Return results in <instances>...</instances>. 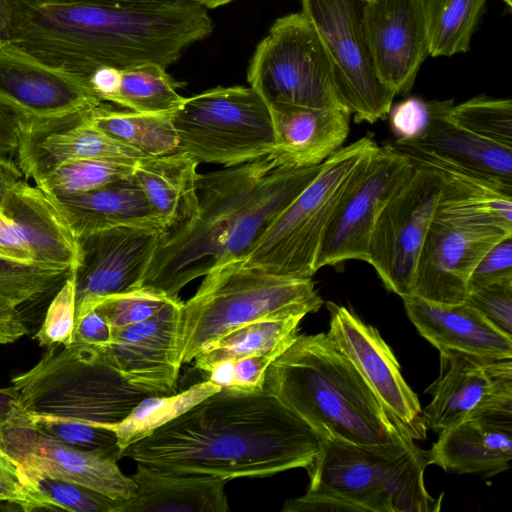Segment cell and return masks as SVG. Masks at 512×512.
Segmentation results:
<instances>
[{"mask_svg":"<svg viewBox=\"0 0 512 512\" xmlns=\"http://www.w3.org/2000/svg\"><path fill=\"white\" fill-rule=\"evenodd\" d=\"M324 438L265 387L220 390L120 453L162 472L232 480L308 470Z\"/></svg>","mask_w":512,"mask_h":512,"instance_id":"1","label":"cell"},{"mask_svg":"<svg viewBox=\"0 0 512 512\" xmlns=\"http://www.w3.org/2000/svg\"><path fill=\"white\" fill-rule=\"evenodd\" d=\"M10 41L59 71L90 78L99 67L175 63L211 35L207 9L191 0L160 6L74 0H9Z\"/></svg>","mask_w":512,"mask_h":512,"instance_id":"2","label":"cell"},{"mask_svg":"<svg viewBox=\"0 0 512 512\" xmlns=\"http://www.w3.org/2000/svg\"><path fill=\"white\" fill-rule=\"evenodd\" d=\"M322 165L294 167L272 151L249 162L199 174L196 214L163 233L141 287L178 300L180 291L194 279L241 261Z\"/></svg>","mask_w":512,"mask_h":512,"instance_id":"3","label":"cell"},{"mask_svg":"<svg viewBox=\"0 0 512 512\" xmlns=\"http://www.w3.org/2000/svg\"><path fill=\"white\" fill-rule=\"evenodd\" d=\"M264 387L324 439L375 446L409 437L326 333L298 335Z\"/></svg>","mask_w":512,"mask_h":512,"instance_id":"4","label":"cell"},{"mask_svg":"<svg viewBox=\"0 0 512 512\" xmlns=\"http://www.w3.org/2000/svg\"><path fill=\"white\" fill-rule=\"evenodd\" d=\"M428 465L426 451L410 437L375 446L324 439L307 470L306 493L282 511L437 512L442 496L426 490Z\"/></svg>","mask_w":512,"mask_h":512,"instance_id":"5","label":"cell"},{"mask_svg":"<svg viewBox=\"0 0 512 512\" xmlns=\"http://www.w3.org/2000/svg\"><path fill=\"white\" fill-rule=\"evenodd\" d=\"M444 177L411 295L457 304L465 301L470 275L482 257L512 236V196L488 194Z\"/></svg>","mask_w":512,"mask_h":512,"instance_id":"6","label":"cell"},{"mask_svg":"<svg viewBox=\"0 0 512 512\" xmlns=\"http://www.w3.org/2000/svg\"><path fill=\"white\" fill-rule=\"evenodd\" d=\"M183 302L178 355L190 363L212 341L249 323L317 312L323 300L312 278L273 274L233 261L209 271Z\"/></svg>","mask_w":512,"mask_h":512,"instance_id":"7","label":"cell"},{"mask_svg":"<svg viewBox=\"0 0 512 512\" xmlns=\"http://www.w3.org/2000/svg\"><path fill=\"white\" fill-rule=\"evenodd\" d=\"M11 385L28 414L96 426L120 422L148 395L128 384L102 350L79 344L47 347Z\"/></svg>","mask_w":512,"mask_h":512,"instance_id":"8","label":"cell"},{"mask_svg":"<svg viewBox=\"0 0 512 512\" xmlns=\"http://www.w3.org/2000/svg\"><path fill=\"white\" fill-rule=\"evenodd\" d=\"M367 134L328 157L317 176L265 228L241 262L296 278H312L331 216L360 163L377 147Z\"/></svg>","mask_w":512,"mask_h":512,"instance_id":"9","label":"cell"},{"mask_svg":"<svg viewBox=\"0 0 512 512\" xmlns=\"http://www.w3.org/2000/svg\"><path fill=\"white\" fill-rule=\"evenodd\" d=\"M178 151L224 167L271 153L277 142L269 105L251 86L215 87L184 98L171 114Z\"/></svg>","mask_w":512,"mask_h":512,"instance_id":"10","label":"cell"},{"mask_svg":"<svg viewBox=\"0 0 512 512\" xmlns=\"http://www.w3.org/2000/svg\"><path fill=\"white\" fill-rule=\"evenodd\" d=\"M247 80L270 108L346 109L322 42L302 12L273 23L256 47Z\"/></svg>","mask_w":512,"mask_h":512,"instance_id":"11","label":"cell"},{"mask_svg":"<svg viewBox=\"0 0 512 512\" xmlns=\"http://www.w3.org/2000/svg\"><path fill=\"white\" fill-rule=\"evenodd\" d=\"M367 0H301L331 64L337 94L356 123L385 119L395 94L378 79L363 27Z\"/></svg>","mask_w":512,"mask_h":512,"instance_id":"12","label":"cell"},{"mask_svg":"<svg viewBox=\"0 0 512 512\" xmlns=\"http://www.w3.org/2000/svg\"><path fill=\"white\" fill-rule=\"evenodd\" d=\"M445 184L439 170L414 165L407 182L379 214L368 245V263L386 289L411 295L413 279L432 217Z\"/></svg>","mask_w":512,"mask_h":512,"instance_id":"13","label":"cell"},{"mask_svg":"<svg viewBox=\"0 0 512 512\" xmlns=\"http://www.w3.org/2000/svg\"><path fill=\"white\" fill-rule=\"evenodd\" d=\"M413 170L409 157L391 143L377 145L357 167L331 216L315 262L316 272L348 260L368 261L376 220Z\"/></svg>","mask_w":512,"mask_h":512,"instance_id":"14","label":"cell"},{"mask_svg":"<svg viewBox=\"0 0 512 512\" xmlns=\"http://www.w3.org/2000/svg\"><path fill=\"white\" fill-rule=\"evenodd\" d=\"M0 101L21 116L20 134L48 132L103 103L88 79L51 68L10 40L0 44Z\"/></svg>","mask_w":512,"mask_h":512,"instance_id":"15","label":"cell"},{"mask_svg":"<svg viewBox=\"0 0 512 512\" xmlns=\"http://www.w3.org/2000/svg\"><path fill=\"white\" fill-rule=\"evenodd\" d=\"M453 104L430 101L424 131L412 139L390 142L413 165L433 167L466 184L492 190H512V148L492 142L451 122Z\"/></svg>","mask_w":512,"mask_h":512,"instance_id":"16","label":"cell"},{"mask_svg":"<svg viewBox=\"0 0 512 512\" xmlns=\"http://www.w3.org/2000/svg\"><path fill=\"white\" fill-rule=\"evenodd\" d=\"M165 231L157 226H118L79 239L75 324L106 297L141 287Z\"/></svg>","mask_w":512,"mask_h":512,"instance_id":"17","label":"cell"},{"mask_svg":"<svg viewBox=\"0 0 512 512\" xmlns=\"http://www.w3.org/2000/svg\"><path fill=\"white\" fill-rule=\"evenodd\" d=\"M440 373L427 388L422 410L426 429L439 433L491 413L512 412V359H493L440 350Z\"/></svg>","mask_w":512,"mask_h":512,"instance_id":"18","label":"cell"},{"mask_svg":"<svg viewBox=\"0 0 512 512\" xmlns=\"http://www.w3.org/2000/svg\"><path fill=\"white\" fill-rule=\"evenodd\" d=\"M326 333L348 357L386 412L413 440H425L427 429L416 393L404 380L400 365L379 331L344 306L327 302Z\"/></svg>","mask_w":512,"mask_h":512,"instance_id":"19","label":"cell"},{"mask_svg":"<svg viewBox=\"0 0 512 512\" xmlns=\"http://www.w3.org/2000/svg\"><path fill=\"white\" fill-rule=\"evenodd\" d=\"M0 447L20 466L96 490L115 500L133 497L137 487L104 450L75 448L37 433L23 410L0 426Z\"/></svg>","mask_w":512,"mask_h":512,"instance_id":"20","label":"cell"},{"mask_svg":"<svg viewBox=\"0 0 512 512\" xmlns=\"http://www.w3.org/2000/svg\"><path fill=\"white\" fill-rule=\"evenodd\" d=\"M182 305L180 299L170 300L151 318L112 329L111 343L102 349L114 370L148 395L176 393L182 366L178 355Z\"/></svg>","mask_w":512,"mask_h":512,"instance_id":"21","label":"cell"},{"mask_svg":"<svg viewBox=\"0 0 512 512\" xmlns=\"http://www.w3.org/2000/svg\"><path fill=\"white\" fill-rule=\"evenodd\" d=\"M363 27L380 82L395 95L409 92L429 55L420 0H367Z\"/></svg>","mask_w":512,"mask_h":512,"instance_id":"22","label":"cell"},{"mask_svg":"<svg viewBox=\"0 0 512 512\" xmlns=\"http://www.w3.org/2000/svg\"><path fill=\"white\" fill-rule=\"evenodd\" d=\"M1 214L22 233L33 263L75 272L79 241L50 195L21 179L7 191Z\"/></svg>","mask_w":512,"mask_h":512,"instance_id":"23","label":"cell"},{"mask_svg":"<svg viewBox=\"0 0 512 512\" xmlns=\"http://www.w3.org/2000/svg\"><path fill=\"white\" fill-rule=\"evenodd\" d=\"M426 453L429 465L450 473L490 477L504 472L512 459V412L486 414L447 428Z\"/></svg>","mask_w":512,"mask_h":512,"instance_id":"24","label":"cell"},{"mask_svg":"<svg viewBox=\"0 0 512 512\" xmlns=\"http://www.w3.org/2000/svg\"><path fill=\"white\" fill-rule=\"evenodd\" d=\"M402 299L410 321L439 351L450 349L484 358L512 359V337L467 303L442 304L415 295Z\"/></svg>","mask_w":512,"mask_h":512,"instance_id":"25","label":"cell"},{"mask_svg":"<svg viewBox=\"0 0 512 512\" xmlns=\"http://www.w3.org/2000/svg\"><path fill=\"white\" fill-rule=\"evenodd\" d=\"M137 490L117 512H227L224 487L230 480L199 473L162 472L137 463Z\"/></svg>","mask_w":512,"mask_h":512,"instance_id":"26","label":"cell"},{"mask_svg":"<svg viewBox=\"0 0 512 512\" xmlns=\"http://www.w3.org/2000/svg\"><path fill=\"white\" fill-rule=\"evenodd\" d=\"M277 136L273 151L294 167L323 163L343 147L350 128L346 109L272 107Z\"/></svg>","mask_w":512,"mask_h":512,"instance_id":"27","label":"cell"},{"mask_svg":"<svg viewBox=\"0 0 512 512\" xmlns=\"http://www.w3.org/2000/svg\"><path fill=\"white\" fill-rule=\"evenodd\" d=\"M51 197L78 241L93 232L118 226L163 228L132 174L85 192Z\"/></svg>","mask_w":512,"mask_h":512,"instance_id":"28","label":"cell"},{"mask_svg":"<svg viewBox=\"0 0 512 512\" xmlns=\"http://www.w3.org/2000/svg\"><path fill=\"white\" fill-rule=\"evenodd\" d=\"M199 163L176 152L144 157L132 170L154 218L167 231L191 219L198 209Z\"/></svg>","mask_w":512,"mask_h":512,"instance_id":"29","label":"cell"},{"mask_svg":"<svg viewBox=\"0 0 512 512\" xmlns=\"http://www.w3.org/2000/svg\"><path fill=\"white\" fill-rule=\"evenodd\" d=\"M170 116L118 111L103 102L90 110L84 121L143 157H155L178 151Z\"/></svg>","mask_w":512,"mask_h":512,"instance_id":"30","label":"cell"},{"mask_svg":"<svg viewBox=\"0 0 512 512\" xmlns=\"http://www.w3.org/2000/svg\"><path fill=\"white\" fill-rule=\"evenodd\" d=\"M304 317L256 321L238 327L209 343L195 358V367L206 373L223 361L258 355H281L298 336Z\"/></svg>","mask_w":512,"mask_h":512,"instance_id":"31","label":"cell"},{"mask_svg":"<svg viewBox=\"0 0 512 512\" xmlns=\"http://www.w3.org/2000/svg\"><path fill=\"white\" fill-rule=\"evenodd\" d=\"M220 390V386L206 379L179 393L147 395L120 422L99 426L115 433L121 453L128 445L150 435Z\"/></svg>","mask_w":512,"mask_h":512,"instance_id":"32","label":"cell"},{"mask_svg":"<svg viewBox=\"0 0 512 512\" xmlns=\"http://www.w3.org/2000/svg\"><path fill=\"white\" fill-rule=\"evenodd\" d=\"M487 0H420L429 55L452 56L466 52ZM511 8V0H502Z\"/></svg>","mask_w":512,"mask_h":512,"instance_id":"33","label":"cell"},{"mask_svg":"<svg viewBox=\"0 0 512 512\" xmlns=\"http://www.w3.org/2000/svg\"><path fill=\"white\" fill-rule=\"evenodd\" d=\"M166 68L145 63L122 69L116 94L110 102L144 114L171 115L183 102Z\"/></svg>","mask_w":512,"mask_h":512,"instance_id":"34","label":"cell"},{"mask_svg":"<svg viewBox=\"0 0 512 512\" xmlns=\"http://www.w3.org/2000/svg\"><path fill=\"white\" fill-rule=\"evenodd\" d=\"M24 477V511L63 509L71 512H117L121 501L88 487L20 466Z\"/></svg>","mask_w":512,"mask_h":512,"instance_id":"35","label":"cell"},{"mask_svg":"<svg viewBox=\"0 0 512 512\" xmlns=\"http://www.w3.org/2000/svg\"><path fill=\"white\" fill-rule=\"evenodd\" d=\"M70 268L18 261L0 255V307L16 309L59 288Z\"/></svg>","mask_w":512,"mask_h":512,"instance_id":"36","label":"cell"},{"mask_svg":"<svg viewBox=\"0 0 512 512\" xmlns=\"http://www.w3.org/2000/svg\"><path fill=\"white\" fill-rule=\"evenodd\" d=\"M133 166L88 159L67 160L46 170L33 181L51 196L85 192L132 174Z\"/></svg>","mask_w":512,"mask_h":512,"instance_id":"37","label":"cell"},{"mask_svg":"<svg viewBox=\"0 0 512 512\" xmlns=\"http://www.w3.org/2000/svg\"><path fill=\"white\" fill-rule=\"evenodd\" d=\"M448 119L459 127L492 142L512 148V102L485 96L451 105Z\"/></svg>","mask_w":512,"mask_h":512,"instance_id":"38","label":"cell"},{"mask_svg":"<svg viewBox=\"0 0 512 512\" xmlns=\"http://www.w3.org/2000/svg\"><path fill=\"white\" fill-rule=\"evenodd\" d=\"M26 414L31 427L43 436L83 450H104L120 459L116 435L109 429L76 420Z\"/></svg>","mask_w":512,"mask_h":512,"instance_id":"39","label":"cell"},{"mask_svg":"<svg viewBox=\"0 0 512 512\" xmlns=\"http://www.w3.org/2000/svg\"><path fill=\"white\" fill-rule=\"evenodd\" d=\"M170 300L149 288H138L103 299L95 308L111 329L145 321L158 313Z\"/></svg>","mask_w":512,"mask_h":512,"instance_id":"40","label":"cell"},{"mask_svg":"<svg viewBox=\"0 0 512 512\" xmlns=\"http://www.w3.org/2000/svg\"><path fill=\"white\" fill-rule=\"evenodd\" d=\"M75 325V275H69L50 302L43 323L34 335L40 346L73 344Z\"/></svg>","mask_w":512,"mask_h":512,"instance_id":"41","label":"cell"},{"mask_svg":"<svg viewBox=\"0 0 512 512\" xmlns=\"http://www.w3.org/2000/svg\"><path fill=\"white\" fill-rule=\"evenodd\" d=\"M464 302L499 331L512 337V280L471 289Z\"/></svg>","mask_w":512,"mask_h":512,"instance_id":"42","label":"cell"},{"mask_svg":"<svg viewBox=\"0 0 512 512\" xmlns=\"http://www.w3.org/2000/svg\"><path fill=\"white\" fill-rule=\"evenodd\" d=\"M512 280V236L495 244L473 269L467 292L493 283Z\"/></svg>","mask_w":512,"mask_h":512,"instance_id":"43","label":"cell"},{"mask_svg":"<svg viewBox=\"0 0 512 512\" xmlns=\"http://www.w3.org/2000/svg\"><path fill=\"white\" fill-rule=\"evenodd\" d=\"M390 124L400 139L419 136L428 124L430 105L419 98L406 99L390 109Z\"/></svg>","mask_w":512,"mask_h":512,"instance_id":"44","label":"cell"},{"mask_svg":"<svg viewBox=\"0 0 512 512\" xmlns=\"http://www.w3.org/2000/svg\"><path fill=\"white\" fill-rule=\"evenodd\" d=\"M277 357L268 353L233 361V380L228 392L250 394L263 390L266 371Z\"/></svg>","mask_w":512,"mask_h":512,"instance_id":"45","label":"cell"},{"mask_svg":"<svg viewBox=\"0 0 512 512\" xmlns=\"http://www.w3.org/2000/svg\"><path fill=\"white\" fill-rule=\"evenodd\" d=\"M1 502L15 504L23 509L26 503V491L20 465L0 447Z\"/></svg>","mask_w":512,"mask_h":512,"instance_id":"46","label":"cell"},{"mask_svg":"<svg viewBox=\"0 0 512 512\" xmlns=\"http://www.w3.org/2000/svg\"><path fill=\"white\" fill-rule=\"evenodd\" d=\"M111 340V327L95 309L87 313L74 326L73 344L90 346L102 350L110 345Z\"/></svg>","mask_w":512,"mask_h":512,"instance_id":"47","label":"cell"},{"mask_svg":"<svg viewBox=\"0 0 512 512\" xmlns=\"http://www.w3.org/2000/svg\"><path fill=\"white\" fill-rule=\"evenodd\" d=\"M21 124L19 113L0 101V156H17Z\"/></svg>","mask_w":512,"mask_h":512,"instance_id":"48","label":"cell"},{"mask_svg":"<svg viewBox=\"0 0 512 512\" xmlns=\"http://www.w3.org/2000/svg\"><path fill=\"white\" fill-rule=\"evenodd\" d=\"M120 72V69L102 66L90 76V85L103 102H110L116 94L120 83Z\"/></svg>","mask_w":512,"mask_h":512,"instance_id":"49","label":"cell"},{"mask_svg":"<svg viewBox=\"0 0 512 512\" xmlns=\"http://www.w3.org/2000/svg\"><path fill=\"white\" fill-rule=\"evenodd\" d=\"M28 333L18 310L0 307V345L13 343Z\"/></svg>","mask_w":512,"mask_h":512,"instance_id":"50","label":"cell"},{"mask_svg":"<svg viewBox=\"0 0 512 512\" xmlns=\"http://www.w3.org/2000/svg\"><path fill=\"white\" fill-rule=\"evenodd\" d=\"M21 179L25 178L17 161L13 158L0 156V213L7 191L14 183Z\"/></svg>","mask_w":512,"mask_h":512,"instance_id":"51","label":"cell"},{"mask_svg":"<svg viewBox=\"0 0 512 512\" xmlns=\"http://www.w3.org/2000/svg\"><path fill=\"white\" fill-rule=\"evenodd\" d=\"M23 411L14 387L0 388V426L11 421Z\"/></svg>","mask_w":512,"mask_h":512,"instance_id":"52","label":"cell"},{"mask_svg":"<svg viewBox=\"0 0 512 512\" xmlns=\"http://www.w3.org/2000/svg\"><path fill=\"white\" fill-rule=\"evenodd\" d=\"M10 40L9 0H0V44Z\"/></svg>","mask_w":512,"mask_h":512,"instance_id":"53","label":"cell"},{"mask_svg":"<svg viewBox=\"0 0 512 512\" xmlns=\"http://www.w3.org/2000/svg\"><path fill=\"white\" fill-rule=\"evenodd\" d=\"M74 1H89L107 4L119 5H146V6H160L177 3L183 0H74Z\"/></svg>","mask_w":512,"mask_h":512,"instance_id":"54","label":"cell"},{"mask_svg":"<svg viewBox=\"0 0 512 512\" xmlns=\"http://www.w3.org/2000/svg\"><path fill=\"white\" fill-rule=\"evenodd\" d=\"M200 6L206 8V9H214L219 6L226 5L228 3H231L235 0H191Z\"/></svg>","mask_w":512,"mask_h":512,"instance_id":"55","label":"cell"},{"mask_svg":"<svg viewBox=\"0 0 512 512\" xmlns=\"http://www.w3.org/2000/svg\"><path fill=\"white\" fill-rule=\"evenodd\" d=\"M8 224H12L3 215L0 214V231Z\"/></svg>","mask_w":512,"mask_h":512,"instance_id":"56","label":"cell"},{"mask_svg":"<svg viewBox=\"0 0 512 512\" xmlns=\"http://www.w3.org/2000/svg\"><path fill=\"white\" fill-rule=\"evenodd\" d=\"M1 214V213H0ZM2 215V214H1Z\"/></svg>","mask_w":512,"mask_h":512,"instance_id":"57","label":"cell"}]
</instances>
